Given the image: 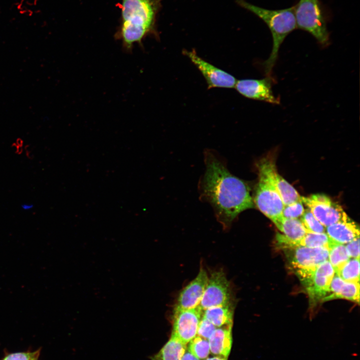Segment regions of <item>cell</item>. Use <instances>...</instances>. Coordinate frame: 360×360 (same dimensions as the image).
<instances>
[{
  "label": "cell",
  "instance_id": "1",
  "mask_svg": "<svg viewBox=\"0 0 360 360\" xmlns=\"http://www.w3.org/2000/svg\"><path fill=\"white\" fill-rule=\"evenodd\" d=\"M206 170L200 182L201 196L212 206L218 220L228 226L242 212L254 207L248 184L232 174L214 154L204 152Z\"/></svg>",
  "mask_w": 360,
  "mask_h": 360
},
{
  "label": "cell",
  "instance_id": "2",
  "mask_svg": "<svg viewBox=\"0 0 360 360\" xmlns=\"http://www.w3.org/2000/svg\"><path fill=\"white\" fill-rule=\"evenodd\" d=\"M160 0H122L120 22L116 38L124 48L131 50L135 44H142L147 36L156 35Z\"/></svg>",
  "mask_w": 360,
  "mask_h": 360
},
{
  "label": "cell",
  "instance_id": "3",
  "mask_svg": "<svg viewBox=\"0 0 360 360\" xmlns=\"http://www.w3.org/2000/svg\"><path fill=\"white\" fill-rule=\"evenodd\" d=\"M238 4L262 20L270 31L272 50L262 66L266 76H272L281 44L287 36L297 28L294 7L273 10L254 6L244 0H238Z\"/></svg>",
  "mask_w": 360,
  "mask_h": 360
},
{
  "label": "cell",
  "instance_id": "4",
  "mask_svg": "<svg viewBox=\"0 0 360 360\" xmlns=\"http://www.w3.org/2000/svg\"><path fill=\"white\" fill-rule=\"evenodd\" d=\"M296 27L310 33L323 47L330 44L327 18L319 0H300L294 6Z\"/></svg>",
  "mask_w": 360,
  "mask_h": 360
},
{
  "label": "cell",
  "instance_id": "5",
  "mask_svg": "<svg viewBox=\"0 0 360 360\" xmlns=\"http://www.w3.org/2000/svg\"><path fill=\"white\" fill-rule=\"evenodd\" d=\"M286 250L291 268L304 284L310 280L316 268L328 259L329 249L326 247L296 246Z\"/></svg>",
  "mask_w": 360,
  "mask_h": 360
},
{
  "label": "cell",
  "instance_id": "6",
  "mask_svg": "<svg viewBox=\"0 0 360 360\" xmlns=\"http://www.w3.org/2000/svg\"><path fill=\"white\" fill-rule=\"evenodd\" d=\"M259 179L256 185L254 203L273 222L282 216L284 204L273 182L264 168L257 164Z\"/></svg>",
  "mask_w": 360,
  "mask_h": 360
},
{
  "label": "cell",
  "instance_id": "7",
  "mask_svg": "<svg viewBox=\"0 0 360 360\" xmlns=\"http://www.w3.org/2000/svg\"><path fill=\"white\" fill-rule=\"evenodd\" d=\"M301 200L314 217L326 228L349 218L340 204L324 194H314L308 197L301 196Z\"/></svg>",
  "mask_w": 360,
  "mask_h": 360
},
{
  "label": "cell",
  "instance_id": "8",
  "mask_svg": "<svg viewBox=\"0 0 360 360\" xmlns=\"http://www.w3.org/2000/svg\"><path fill=\"white\" fill-rule=\"evenodd\" d=\"M230 298V285L224 272H215L208 278L199 306L203 311L210 307L229 304Z\"/></svg>",
  "mask_w": 360,
  "mask_h": 360
},
{
  "label": "cell",
  "instance_id": "9",
  "mask_svg": "<svg viewBox=\"0 0 360 360\" xmlns=\"http://www.w3.org/2000/svg\"><path fill=\"white\" fill-rule=\"evenodd\" d=\"M202 310L198 306L192 309L174 308L172 334L187 344L197 334Z\"/></svg>",
  "mask_w": 360,
  "mask_h": 360
},
{
  "label": "cell",
  "instance_id": "10",
  "mask_svg": "<svg viewBox=\"0 0 360 360\" xmlns=\"http://www.w3.org/2000/svg\"><path fill=\"white\" fill-rule=\"evenodd\" d=\"M183 52L201 72L208 88L235 86L237 80L234 76L204 60L194 50L190 51L184 50Z\"/></svg>",
  "mask_w": 360,
  "mask_h": 360
},
{
  "label": "cell",
  "instance_id": "11",
  "mask_svg": "<svg viewBox=\"0 0 360 360\" xmlns=\"http://www.w3.org/2000/svg\"><path fill=\"white\" fill-rule=\"evenodd\" d=\"M274 80L272 76L260 80L244 79L236 81V90L244 96L274 104H279L280 99L274 95L272 86Z\"/></svg>",
  "mask_w": 360,
  "mask_h": 360
},
{
  "label": "cell",
  "instance_id": "12",
  "mask_svg": "<svg viewBox=\"0 0 360 360\" xmlns=\"http://www.w3.org/2000/svg\"><path fill=\"white\" fill-rule=\"evenodd\" d=\"M334 274V270L328 260L322 262L316 268L312 277L304 284L312 302L322 300L328 294Z\"/></svg>",
  "mask_w": 360,
  "mask_h": 360
},
{
  "label": "cell",
  "instance_id": "13",
  "mask_svg": "<svg viewBox=\"0 0 360 360\" xmlns=\"http://www.w3.org/2000/svg\"><path fill=\"white\" fill-rule=\"evenodd\" d=\"M283 234L276 236L277 244L280 248L287 250L298 246L300 241L310 232L298 218H288L282 216L273 222Z\"/></svg>",
  "mask_w": 360,
  "mask_h": 360
},
{
  "label": "cell",
  "instance_id": "14",
  "mask_svg": "<svg viewBox=\"0 0 360 360\" xmlns=\"http://www.w3.org/2000/svg\"><path fill=\"white\" fill-rule=\"evenodd\" d=\"M208 278L206 270L201 268L196 276L180 292L175 308L192 309L198 306Z\"/></svg>",
  "mask_w": 360,
  "mask_h": 360
},
{
  "label": "cell",
  "instance_id": "15",
  "mask_svg": "<svg viewBox=\"0 0 360 360\" xmlns=\"http://www.w3.org/2000/svg\"><path fill=\"white\" fill-rule=\"evenodd\" d=\"M258 164L266 170L284 206L302 200L301 196L296 190L277 172L274 162L268 158L262 159Z\"/></svg>",
  "mask_w": 360,
  "mask_h": 360
},
{
  "label": "cell",
  "instance_id": "16",
  "mask_svg": "<svg viewBox=\"0 0 360 360\" xmlns=\"http://www.w3.org/2000/svg\"><path fill=\"white\" fill-rule=\"evenodd\" d=\"M329 294L322 301L336 298H344L359 303L360 282L344 281L336 274L330 283Z\"/></svg>",
  "mask_w": 360,
  "mask_h": 360
},
{
  "label": "cell",
  "instance_id": "17",
  "mask_svg": "<svg viewBox=\"0 0 360 360\" xmlns=\"http://www.w3.org/2000/svg\"><path fill=\"white\" fill-rule=\"evenodd\" d=\"M326 233L330 242L343 244L360 236L358 226L349 218L326 227Z\"/></svg>",
  "mask_w": 360,
  "mask_h": 360
},
{
  "label": "cell",
  "instance_id": "18",
  "mask_svg": "<svg viewBox=\"0 0 360 360\" xmlns=\"http://www.w3.org/2000/svg\"><path fill=\"white\" fill-rule=\"evenodd\" d=\"M232 324L216 328L208 339L210 352L228 358L232 346Z\"/></svg>",
  "mask_w": 360,
  "mask_h": 360
},
{
  "label": "cell",
  "instance_id": "19",
  "mask_svg": "<svg viewBox=\"0 0 360 360\" xmlns=\"http://www.w3.org/2000/svg\"><path fill=\"white\" fill-rule=\"evenodd\" d=\"M186 348L187 344L172 334L169 340L157 354L151 358V360H181Z\"/></svg>",
  "mask_w": 360,
  "mask_h": 360
},
{
  "label": "cell",
  "instance_id": "20",
  "mask_svg": "<svg viewBox=\"0 0 360 360\" xmlns=\"http://www.w3.org/2000/svg\"><path fill=\"white\" fill-rule=\"evenodd\" d=\"M202 316L216 328L232 325L233 310L230 304L208 308L202 311Z\"/></svg>",
  "mask_w": 360,
  "mask_h": 360
},
{
  "label": "cell",
  "instance_id": "21",
  "mask_svg": "<svg viewBox=\"0 0 360 360\" xmlns=\"http://www.w3.org/2000/svg\"><path fill=\"white\" fill-rule=\"evenodd\" d=\"M328 261L336 274L350 258L345 245L332 242L328 246Z\"/></svg>",
  "mask_w": 360,
  "mask_h": 360
},
{
  "label": "cell",
  "instance_id": "22",
  "mask_svg": "<svg viewBox=\"0 0 360 360\" xmlns=\"http://www.w3.org/2000/svg\"><path fill=\"white\" fill-rule=\"evenodd\" d=\"M336 274L344 281L360 282V258H350Z\"/></svg>",
  "mask_w": 360,
  "mask_h": 360
},
{
  "label": "cell",
  "instance_id": "23",
  "mask_svg": "<svg viewBox=\"0 0 360 360\" xmlns=\"http://www.w3.org/2000/svg\"><path fill=\"white\" fill-rule=\"evenodd\" d=\"M187 349L196 358L204 360L210 354V348L208 339L196 336L188 343Z\"/></svg>",
  "mask_w": 360,
  "mask_h": 360
},
{
  "label": "cell",
  "instance_id": "24",
  "mask_svg": "<svg viewBox=\"0 0 360 360\" xmlns=\"http://www.w3.org/2000/svg\"><path fill=\"white\" fill-rule=\"evenodd\" d=\"M330 244V238L326 232H308L300 241L298 246L311 248L321 247L328 248Z\"/></svg>",
  "mask_w": 360,
  "mask_h": 360
},
{
  "label": "cell",
  "instance_id": "25",
  "mask_svg": "<svg viewBox=\"0 0 360 360\" xmlns=\"http://www.w3.org/2000/svg\"><path fill=\"white\" fill-rule=\"evenodd\" d=\"M300 220L305 228L310 232H326V227L314 217L308 208L304 210Z\"/></svg>",
  "mask_w": 360,
  "mask_h": 360
},
{
  "label": "cell",
  "instance_id": "26",
  "mask_svg": "<svg viewBox=\"0 0 360 360\" xmlns=\"http://www.w3.org/2000/svg\"><path fill=\"white\" fill-rule=\"evenodd\" d=\"M302 200L293 202L290 204L284 206L282 216L288 218H298L304 213V208Z\"/></svg>",
  "mask_w": 360,
  "mask_h": 360
},
{
  "label": "cell",
  "instance_id": "27",
  "mask_svg": "<svg viewBox=\"0 0 360 360\" xmlns=\"http://www.w3.org/2000/svg\"><path fill=\"white\" fill-rule=\"evenodd\" d=\"M40 354V349L34 351L19 352L9 353L5 355L1 360H36Z\"/></svg>",
  "mask_w": 360,
  "mask_h": 360
},
{
  "label": "cell",
  "instance_id": "28",
  "mask_svg": "<svg viewBox=\"0 0 360 360\" xmlns=\"http://www.w3.org/2000/svg\"><path fill=\"white\" fill-rule=\"evenodd\" d=\"M216 328V326L202 316L198 326L196 336L208 340Z\"/></svg>",
  "mask_w": 360,
  "mask_h": 360
},
{
  "label": "cell",
  "instance_id": "29",
  "mask_svg": "<svg viewBox=\"0 0 360 360\" xmlns=\"http://www.w3.org/2000/svg\"><path fill=\"white\" fill-rule=\"evenodd\" d=\"M346 244V246L350 256L352 258H360V236Z\"/></svg>",
  "mask_w": 360,
  "mask_h": 360
},
{
  "label": "cell",
  "instance_id": "30",
  "mask_svg": "<svg viewBox=\"0 0 360 360\" xmlns=\"http://www.w3.org/2000/svg\"><path fill=\"white\" fill-rule=\"evenodd\" d=\"M181 360H200L193 355L188 349L184 354Z\"/></svg>",
  "mask_w": 360,
  "mask_h": 360
},
{
  "label": "cell",
  "instance_id": "31",
  "mask_svg": "<svg viewBox=\"0 0 360 360\" xmlns=\"http://www.w3.org/2000/svg\"><path fill=\"white\" fill-rule=\"evenodd\" d=\"M34 207V206L32 204H22L20 206L21 208L24 211L30 210H32Z\"/></svg>",
  "mask_w": 360,
  "mask_h": 360
},
{
  "label": "cell",
  "instance_id": "32",
  "mask_svg": "<svg viewBox=\"0 0 360 360\" xmlns=\"http://www.w3.org/2000/svg\"><path fill=\"white\" fill-rule=\"evenodd\" d=\"M228 358L225 356L214 355L212 356L208 357L204 360H228Z\"/></svg>",
  "mask_w": 360,
  "mask_h": 360
},
{
  "label": "cell",
  "instance_id": "33",
  "mask_svg": "<svg viewBox=\"0 0 360 360\" xmlns=\"http://www.w3.org/2000/svg\"></svg>",
  "mask_w": 360,
  "mask_h": 360
}]
</instances>
